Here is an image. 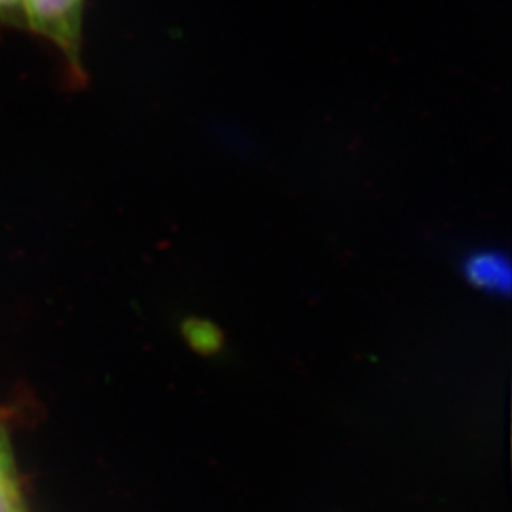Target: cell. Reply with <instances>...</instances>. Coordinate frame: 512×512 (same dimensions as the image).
Returning a JSON list of instances; mask_svg holds the SVG:
<instances>
[{"mask_svg":"<svg viewBox=\"0 0 512 512\" xmlns=\"http://www.w3.org/2000/svg\"><path fill=\"white\" fill-rule=\"evenodd\" d=\"M88 0H20L24 30L49 42L63 58L73 85L87 83L83 27Z\"/></svg>","mask_w":512,"mask_h":512,"instance_id":"1","label":"cell"},{"mask_svg":"<svg viewBox=\"0 0 512 512\" xmlns=\"http://www.w3.org/2000/svg\"><path fill=\"white\" fill-rule=\"evenodd\" d=\"M464 276L474 287L491 292H509L511 266L498 251H478L464 261Z\"/></svg>","mask_w":512,"mask_h":512,"instance_id":"2","label":"cell"},{"mask_svg":"<svg viewBox=\"0 0 512 512\" xmlns=\"http://www.w3.org/2000/svg\"><path fill=\"white\" fill-rule=\"evenodd\" d=\"M0 512H25L7 436L0 431Z\"/></svg>","mask_w":512,"mask_h":512,"instance_id":"3","label":"cell"},{"mask_svg":"<svg viewBox=\"0 0 512 512\" xmlns=\"http://www.w3.org/2000/svg\"><path fill=\"white\" fill-rule=\"evenodd\" d=\"M183 334L189 345L203 355H214L224 345L223 332L208 320H186L183 325Z\"/></svg>","mask_w":512,"mask_h":512,"instance_id":"4","label":"cell"},{"mask_svg":"<svg viewBox=\"0 0 512 512\" xmlns=\"http://www.w3.org/2000/svg\"><path fill=\"white\" fill-rule=\"evenodd\" d=\"M0 27H4V29H24L20 0H0Z\"/></svg>","mask_w":512,"mask_h":512,"instance_id":"5","label":"cell"}]
</instances>
